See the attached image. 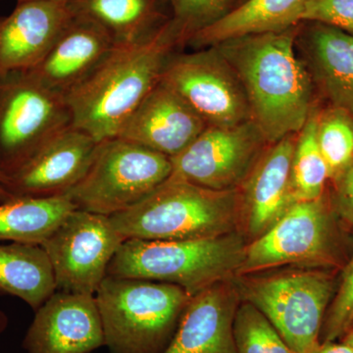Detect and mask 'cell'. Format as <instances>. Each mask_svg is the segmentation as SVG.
<instances>
[{"mask_svg": "<svg viewBox=\"0 0 353 353\" xmlns=\"http://www.w3.org/2000/svg\"><path fill=\"white\" fill-rule=\"evenodd\" d=\"M26 1L59 2V3H69L70 0H17V2Z\"/></svg>", "mask_w": 353, "mask_h": 353, "instance_id": "obj_35", "label": "cell"}, {"mask_svg": "<svg viewBox=\"0 0 353 353\" xmlns=\"http://www.w3.org/2000/svg\"><path fill=\"white\" fill-rule=\"evenodd\" d=\"M74 209L67 196L20 197L0 203V241L41 245Z\"/></svg>", "mask_w": 353, "mask_h": 353, "instance_id": "obj_24", "label": "cell"}, {"mask_svg": "<svg viewBox=\"0 0 353 353\" xmlns=\"http://www.w3.org/2000/svg\"><path fill=\"white\" fill-rule=\"evenodd\" d=\"M182 46L196 32L214 24L243 0H166Z\"/></svg>", "mask_w": 353, "mask_h": 353, "instance_id": "obj_28", "label": "cell"}, {"mask_svg": "<svg viewBox=\"0 0 353 353\" xmlns=\"http://www.w3.org/2000/svg\"><path fill=\"white\" fill-rule=\"evenodd\" d=\"M341 341L347 343V345H350V347L353 348V326L352 328L348 330L347 333L341 339Z\"/></svg>", "mask_w": 353, "mask_h": 353, "instance_id": "obj_34", "label": "cell"}, {"mask_svg": "<svg viewBox=\"0 0 353 353\" xmlns=\"http://www.w3.org/2000/svg\"><path fill=\"white\" fill-rule=\"evenodd\" d=\"M116 46L101 26L72 14L46 57L27 72L44 88L66 97L99 66Z\"/></svg>", "mask_w": 353, "mask_h": 353, "instance_id": "obj_16", "label": "cell"}, {"mask_svg": "<svg viewBox=\"0 0 353 353\" xmlns=\"http://www.w3.org/2000/svg\"><path fill=\"white\" fill-rule=\"evenodd\" d=\"M208 127H228L252 119L240 79L215 48L172 55L161 78Z\"/></svg>", "mask_w": 353, "mask_h": 353, "instance_id": "obj_11", "label": "cell"}, {"mask_svg": "<svg viewBox=\"0 0 353 353\" xmlns=\"http://www.w3.org/2000/svg\"><path fill=\"white\" fill-rule=\"evenodd\" d=\"M109 218L126 240L217 238L240 232L239 190L219 192L170 176L143 201Z\"/></svg>", "mask_w": 353, "mask_h": 353, "instance_id": "obj_3", "label": "cell"}, {"mask_svg": "<svg viewBox=\"0 0 353 353\" xmlns=\"http://www.w3.org/2000/svg\"><path fill=\"white\" fill-rule=\"evenodd\" d=\"M317 141L333 182L353 161V117L334 108L318 113Z\"/></svg>", "mask_w": 353, "mask_h": 353, "instance_id": "obj_26", "label": "cell"}, {"mask_svg": "<svg viewBox=\"0 0 353 353\" xmlns=\"http://www.w3.org/2000/svg\"><path fill=\"white\" fill-rule=\"evenodd\" d=\"M55 292L54 273L43 246L0 243V294L18 297L36 311Z\"/></svg>", "mask_w": 353, "mask_h": 353, "instance_id": "obj_23", "label": "cell"}, {"mask_svg": "<svg viewBox=\"0 0 353 353\" xmlns=\"http://www.w3.org/2000/svg\"><path fill=\"white\" fill-rule=\"evenodd\" d=\"M105 347L94 296L57 290L36 310L26 334L27 353H90Z\"/></svg>", "mask_w": 353, "mask_h": 353, "instance_id": "obj_14", "label": "cell"}, {"mask_svg": "<svg viewBox=\"0 0 353 353\" xmlns=\"http://www.w3.org/2000/svg\"><path fill=\"white\" fill-rule=\"evenodd\" d=\"M340 221L325 194L296 202L266 233L246 245L236 276L284 267L343 268L347 259Z\"/></svg>", "mask_w": 353, "mask_h": 353, "instance_id": "obj_7", "label": "cell"}, {"mask_svg": "<svg viewBox=\"0 0 353 353\" xmlns=\"http://www.w3.org/2000/svg\"><path fill=\"white\" fill-rule=\"evenodd\" d=\"M94 297L110 353H163L192 299L179 285L111 275Z\"/></svg>", "mask_w": 353, "mask_h": 353, "instance_id": "obj_4", "label": "cell"}, {"mask_svg": "<svg viewBox=\"0 0 353 353\" xmlns=\"http://www.w3.org/2000/svg\"><path fill=\"white\" fill-rule=\"evenodd\" d=\"M240 232L190 241H124L108 275L179 285L194 296L238 273L245 246Z\"/></svg>", "mask_w": 353, "mask_h": 353, "instance_id": "obj_5", "label": "cell"}, {"mask_svg": "<svg viewBox=\"0 0 353 353\" xmlns=\"http://www.w3.org/2000/svg\"><path fill=\"white\" fill-rule=\"evenodd\" d=\"M269 145L252 120L206 127L183 152L171 158V176L219 192L239 190Z\"/></svg>", "mask_w": 353, "mask_h": 353, "instance_id": "obj_12", "label": "cell"}, {"mask_svg": "<svg viewBox=\"0 0 353 353\" xmlns=\"http://www.w3.org/2000/svg\"><path fill=\"white\" fill-rule=\"evenodd\" d=\"M182 46L172 20L150 38L117 44L99 66L65 97L72 126L101 141L116 138L146 95L161 81Z\"/></svg>", "mask_w": 353, "mask_h": 353, "instance_id": "obj_2", "label": "cell"}, {"mask_svg": "<svg viewBox=\"0 0 353 353\" xmlns=\"http://www.w3.org/2000/svg\"><path fill=\"white\" fill-rule=\"evenodd\" d=\"M238 353H296L266 316L248 301H241L234 320Z\"/></svg>", "mask_w": 353, "mask_h": 353, "instance_id": "obj_27", "label": "cell"}, {"mask_svg": "<svg viewBox=\"0 0 353 353\" xmlns=\"http://www.w3.org/2000/svg\"><path fill=\"white\" fill-rule=\"evenodd\" d=\"M240 303L233 278L192 296L163 353H238L234 320Z\"/></svg>", "mask_w": 353, "mask_h": 353, "instance_id": "obj_19", "label": "cell"}, {"mask_svg": "<svg viewBox=\"0 0 353 353\" xmlns=\"http://www.w3.org/2000/svg\"><path fill=\"white\" fill-rule=\"evenodd\" d=\"M299 25L215 46L240 79L252 119L269 145L297 134L315 109L314 83L296 48Z\"/></svg>", "mask_w": 353, "mask_h": 353, "instance_id": "obj_1", "label": "cell"}, {"mask_svg": "<svg viewBox=\"0 0 353 353\" xmlns=\"http://www.w3.org/2000/svg\"><path fill=\"white\" fill-rule=\"evenodd\" d=\"M71 125L63 95L44 88L28 72L0 78V175L17 171Z\"/></svg>", "mask_w": 353, "mask_h": 353, "instance_id": "obj_9", "label": "cell"}, {"mask_svg": "<svg viewBox=\"0 0 353 353\" xmlns=\"http://www.w3.org/2000/svg\"><path fill=\"white\" fill-rule=\"evenodd\" d=\"M318 113L319 111L314 109L297 134L290 170L296 202L319 199L325 194L330 180L328 166L317 141Z\"/></svg>", "mask_w": 353, "mask_h": 353, "instance_id": "obj_25", "label": "cell"}, {"mask_svg": "<svg viewBox=\"0 0 353 353\" xmlns=\"http://www.w3.org/2000/svg\"><path fill=\"white\" fill-rule=\"evenodd\" d=\"M310 353H353V348L343 341H320Z\"/></svg>", "mask_w": 353, "mask_h": 353, "instance_id": "obj_32", "label": "cell"}, {"mask_svg": "<svg viewBox=\"0 0 353 353\" xmlns=\"http://www.w3.org/2000/svg\"><path fill=\"white\" fill-rule=\"evenodd\" d=\"M297 134L269 145L239 189L240 233L248 243L266 233L296 202L290 170Z\"/></svg>", "mask_w": 353, "mask_h": 353, "instance_id": "obj_15", "label": "cell"}, {"mask_svg": "<svg viewBox=\"0 0 353 353\" xmlns=\"http://www.w3.org/2000/svg\"><path fill=\"white\" fill-rule=\"evenodd\" d=\"M299 25L296 38L313 83H317L332 108L353 117V34L320 23Z\"/></svg>", "mask_w": 353, "mask_h": 353, "instance_id": "obj_20", "label": "cell"}, {"mask_svg": "<svg viewBox=\"0 0 353 353\" xmlns=\"http://www.w3.org/2000/svg\"><path fill=\"white\" fill-rule=\"evenodd\" d=\"M320 23L353 34V0H307L301 23Z\"/></svg>", "mask_w": 353, "mask_h": 353, "instance_id": "obj_30", "label": "cell"}, {"mask_svg": "<svg viewBox=\"0 0 353 353\" xmlns=\"http://www.w3.org/2000/svg\"><path fill=\"white\" fill-rule=\"evenodd\" d=\"M71 16L68 3L44 1L17 2L0 16V78L34 68Z\"/></svg>", "mask_w": 353, "mask_h": 353, "instance_id": "obj_18", "label": "cell"}, {"mask_svg": "<svg viewBox=\"0 0 353 353\" xmlns=\"http://www.w3.org/2000/svg\"><path fill=\"white\" fill-rule=\"evenodd\" d=\"M166 0H70V11L94 21L116 44L139 43L157 34L171 20Z\"/></svg>", "mask_w": 353, "mask_h": 353, "instance_id": "obj_22", "label": "cell"}, {"mask_svg": "<svg viewBox=\"0 0 353 353\" xmlns=\"http://www.w3.org/2000/svg\"><path fill=\"white\" fill-rule=\"evenodd\" d=\"M124 241L109 216L74 209L41 245L57 290L94 296Z\"/></svg>", "mask_w": 353, "mask_h": 353, "instance_id": "obj_10", "label": "cell"}, {"mask_svg": "<svg viewBox=\"0 0 353 353\" xmlns=\"http://www.w3.org/2000/svg\"><path fill=\"white\" fill-rule=\"evenodd\" d=\"M307 0H243L222 19L196 32L185 46L202 50L229 39L285 31L301 24Z\"/></svg>", "mask_w": 353, "mask_h": 353, "instance_id": "obj_21", "label": "cell"}, {"mask_svg": "<svg viewBox=\"0 0 353 353\" xmlns=\"http://www.w3.org/2000/svg\"><path fill=\"white\" fill-rule=\"evenodd\" d=\"M206 127L182 97L160 81L116 138L173 158L183 152Z\"/></svg>", "mask_w": 353, "mask_h": 353, "instance_id": "obj_17", "label": "cell"}, {"mask_svg": "<svg viewBox=\"0 0 353 353\" xmlns=\"http://www.w3.org/2000/svg\"><path fill=\"white\" fill-rule=\"evenodd\" d=\"M334 270L284 267L234 276L241 301L259 309L296 353L320 343L325 315L334 292Z\"/></svg>", "mask_w": 353, "mask_h": 353, "instance_id": "obj_6", "label": "cell"}, {"mask_svg": "<svg viewBox=\"0 0 353 353\" xmlns=\"http://www.w3.org/2000/svg\"><path fill=\"white\" fill-rule=\"evenodd\" d=\"M99 143L71 125L17 171L1 176L2 185L13 199L65 196L87 173Z\"/></svg>", "mask_w": 353, "mask_h": 353, "instance_id": "obj_13", "label": "cell"}, {"mask_svg": "<svg viewBox=\"0 0 353 353\" xmlns=\"http://www.w3.org/2000/svg\"><path fill=\"white\" fill-rule=\"evenodd\" d=\"M11 199H13L10 196V194L6 192V190L4 189L3 185H2L1 182V175H0V203L11 201Z\"/></svg>", "mask_w": 353, "mask_h": 353, "instance_id": "obj_33", "label": "cell"}, {"mask_svg": "<svg viewBox=\"0 0 353 353\" xmlns=\"http://www.w3.org/2000/svg\"><path fill=\"white\" fill-rule=\"evenodd\" d=\"M171 158L121 138L99 141L87 173L68 194L77 209L112 216L166 182Z\"/></svg>", "mask_w": 353, "mask_h": 353, "instance_id": "obj_8", "label": "cell"}, {"mask_svg": "<svg viewBox=\"0 0 353 353\" xmlns=\"http://www.w3.org/2000/svg\"><path fill=\"white\" fill-rule=\"evenodd\" d=\"M340 280L320 334V341L341 340L353 326V252L341 268Z\"/></svg>", "mask_w": 353, "mask_h": 353, "instance_id": "obj_29", "label": "cell"}, {"mask_svg": "<svg viewBox=\"0 0 353 353\" xmlns=\"http://www.w3.org/2000/svg\"><path fill=\"white\" fill-rule=\"evenodd\" d=\"M332 206L341 222L353 228V161L352 163L334 179Z\"/></svg>", "mask_w": 353, "mask_h": 353, "instance_id": "obj_31", "label": "cell"}]
</instances>
